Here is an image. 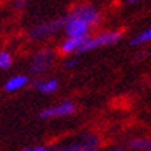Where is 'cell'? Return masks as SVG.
I'll return each mask as SVG.
<instances>
[{
	"label": "cell",
	"mask_w": 151,
	"mask_h": 151,
	"mask_svg": "<svg viewBox=\"0 0 151 151\" xmlns=\"http://www.w3.org/2000/svg\"><path fill=\"white\" fill-rule=\"evenodd\" d=\"M121 39V32H104L100 35H96L93 37H89L86 40V43L79 49L78 53H86V51L94 50L99 47H104V46H110L114 45Z\"/></svg>",
	"instance_id": "obj_1"
},
{
	"label": "cell",
	"mask_w": 151,
	"mask_h": 151,
	"mask_svg": "<svg viewBox=\"0 0 151 151\" xmlns=\"http://www.w3.org/2000/svg\"><path fill=\"white\" fill-rule=\"evenodd\" d=\"M89 39V36H82V37H67L61 46L60 50L64 54H71V53H78L79 49L86 43V40Z\"/></svg>",
	"instance_id": "obj_8"
},
{
	"label": "cell",
	"mask_w": 151,
	"mask_h": 151,
	"mask_svg": "<svg viewBox=\"0 0 151 151\" xmlns=\"http://www.w3.org/2000/svg\"><path fill=\"white\" fill-rule=\"evenodd\" d=\"M90 29V25L86 24L85 21L79 18H73L67 15L65 17V24H64V31L68 37H82L87 36Z\"/></svg>",
	"instance_id": "obj_5"
},
{
	"label": "cell",
	"mask_w": 151,
	"mask_h": 151,
	"mask_svg": "<svg viewBox=\"0 0 151 151\" xmlns=\"http://www.w3.org/2000/svg\"><path fill=\"white\" fill-rule=\"evenodd\" d=\"M86 151H97V148H96V147H92V148H87Z\"/></svg>",
	"instance_id": "obj_16"
},
{
	"label": "cell",
	"mask_w": 151,
	"mask_h": 151,
	"mask_svg": "<svg viewBox=\"0 0 151 151\" xmlns=\"http://www.w3.org/2000/svg\"><path fill=\"white\" fill-rule=\"evenodd\" d=\"M128 1H129V3H137L139 0H128Z\"/></svg>",
	"instance_id": "obj_17"
},
{
	"label": "cell",
	"mask_w": 151,
	"mask_h": 151,
	"mask_svg": "<svg viewBox=\"0 0 151 151\" xmlns=\"http://www.w3.org/2000/svg\"><path fill=\"white\" fill-rule=\"evenodd\" d=\"M25 151H46V148H43V147H36V148H29V150H25Z\"/></svg>",
	"instance_id": "obj_15"
},
{
	"label": "cell",
	"mask_w": 151,
	"mask_h": 151,
	"mask_svg": "<svg viewBox=\"0 0 151 151\" xmlns=\"http://www.w3.org/2000/svg\"><path fill=\"white\" fill-rule=\"evenodd\" d=\"M75 111V105L72 101H64L58 105L46 108L40 112V118H54V116H65L71 115Z\"/></svg>",
	"instance_id": "obj_6"
},
{
	"label": "cell",
	"mask_w": 151,
	"mask_h": 151,
	"mask_svg": "<svg viewBox=\"0 0 151 151\" xmlns=\"http://www.w3.org/2000/svg\"><path fill=\"white\" fill-rule=\"evenodd\" d=\"M28 83V78L25 75H15L13 78H10L4 83V90L6 92H15L21 87H24Z\"/></svg>",
	"instance_id": "obj_9"
},
{
	"label": "cell",
	"mask_w": 151,
	"mask_h": 151,
	"mask_svg": "<svg viewBox=\"0 0 151 151\" xmlns=\"http://www.w3.org/2000/svg\"><path fill=\"white\" fill-rule=\"evenodd\" d=\"M147 42H151V27L144 29V31L140 32L139 35H136V36L130 40V45H132V46H137V45H144Z\"/></svg>",
	"instance_id": "obj_11"
},
{
	"label": "cell",
	"mask_w": 151,
	"mask_h": 151,
	"mask_svg": "<svg viewBox=\"0 0 151 151\" xmlns=\"http://www.w3.org/2000/svg\"><path fill=\"white\" fill-rule=\"evenodd\" d=\"M11 64H13L11 54H10L9 51H1V53H0V68L7 69L11 67Z\"/></svg>",
	"instance_id": "obj_13"
},
{
	"label": "cell",
	"mask_w": 151,
	"mask_h": 151,
	"mask_svg": "<svg viewBox=\"0 0 151 151\" xmlns=\"http://www.w3.org/2000/svg\"><path fill=\"white\" fill-rule=\"evenodd\" d=\"M54 60V53L50 49H43V50L37 51L35 57H33L32 63H31V72L32 73H42L50 68V65L53 64Z\"/></svg>",
	"instance_id": "obj_4"
},
{
	"label": "cell",
	"mask_w": 151,
	"mask_h": 151,
	"mask_svg": "<svg viewBox=\"0 0 151 151\" xmlns=\"http://www.w3.org/2000/svg\"><path fill=\"white\" fill-rule=\"evenodd\" d=\"M99 140H97L96 136H85V137L78 143H73V144H69V146L61 147L57 151H86L87 148H92V147H96Z\"/></svg>",
	"instance_id": "obj_7"
},
{
	"label": "cell",
	"mask_w": 151,
	"mask_h": 151,
	"mask_svg": "<svg viewBox=\"0 0 151 151\" xmlns=\"http://www.w3.org/2000/svg\"><path fill=\"white\" fill-rule=\"evenodd\" d=\"M64 24L65 18H60L55 19V21H50V22L37 25V27L32 28L29 31V37L31 39H45L47 36H51V35L58 32V29L61 27H64Z\"/></svg>",
	"instance_id": "obj_3"
},
{
	"label": "cell",
	"mask_w": 151,
	"mask_h": 151,
	"mask_svg": "<svg viewBox=\"0 0 151 151\" xmlns=\"http://www.w3.org/2000/svg\"><path fill=\"white\" fill-rule=\"evenodd\" d=\"M57 87H58V82L55 79H49V81L36 83V89L42 93H53L57 90Z\"/></svg>",
	"instance_id": "obj_10"
},
{
	"label": "cell",
	"mask_w": 151,
	"mask_h": 151,
	"mask_svg": "<svg viewBox=\"0 0 151 151\" xmlns=\"http://www.w3.org/2000/svg\"><path fill=\"white\" fill-rule=\"evenodd\" d=\"M112 151H124V150H121V148H116V150H112Z\"/></svg>",
	"instance_id": "obj_18"
},
{
	"label": "cell",
	"mask_w": 151,
	"mask_h": 151,
	"mask_svg": "<svg viewBox=\"0 0 151 151\" xmlns=\"http://www.w3.org/2000/svg\"><path fill=\"white\" fill-rule=\"evenodd\" d=\"M129 147L144 151H151V140H148V139H133L132 142L129 143Z\"/></svg>",
	"instance_id": "obj_12"
},
{
	"label": "cell",
	"mask_w": 151,
	"mask_h": 151,
	"mask_svg": "<svg viewBox=\"0 0 151 151\" xmlns=\"http://www.w3.org/2000/svg\"><path fill=\"white\" fill-rule=\"evenodd\" d=\"M76 64H78V60H76V58H71V60H68V61L65 63V67H67V68H73Z\"/></svg>",
	"instance_id": "obj_14"
},
{
	"label": "cell",
	"mask_w": 151,
	"mask_h": 151,
	"mask_svg": "<svg viewBox=\"0 0 151 151\" xmlns=\"http://www.w3.org/2000/svg\"><path fill=\"white\" fill-rule=\"evenodd\" d=\"M68 15L69 17H73V18L82 19L86 24H89L90 27L97 25V24L100 22V14H99L96 7H93L90 4L78 6V7H75L73 10H71Z\"/></svg>",
	"instance_id": "obj_2"
}]
</instances>
